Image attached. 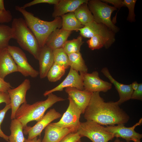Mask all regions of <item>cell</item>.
Returning a JSON list of instances; mask_svg holds the SVG:
<instances>
[{"label":"cell","instance_id":"23","mask_svg":"<svg viewBox=\"0 0 142 142\" xmlns=\"http://www.w3.org/2000/svg\"><path fill=\"white\" fill-rule=\"evenodd\" d=\"M69 66L73 69L80 74L87 73L88 68L80 52L74 53L68 55Z\"/></svg>","mask_w":142,"mask_h":142},{"label":"cell","instance_id":"19","mask_svg":"<svg viewBox=\"0 0 142 142\" xmlns=\"http://www.w3.org/2000/svg\"><path fill=\"white\" fill-rule=\"evenodd\" d=\"M17 72V66L7 49L0 52V77L4 79L7 75Z\"/></svg>","mask_w":142,"mask_h":142},{"label":"cell","instance_id":"34","mask_svg":"<svg viewBox=\"0 0 142 142\" xmlns=\"http://www.w3.org/2000/svg\"><path fill=\"white\" fill-rule=\"evenodd\" d=\"M59 0H34L25 4L22 7L25 8L34 5L41 3H47L50 4H57Z\"/></svg>","mask_w":142,"mask_h":142},{"label":"cell","instance_id":"20","mask_svg":"<svg viewBox=\"0 0 142 142\" xmlns=\"http://www.w3.org/2000/svg\"><path fill=\"white\" fill-rule=\"evenodd\" d=\"M88 0H59L55 5L52 17L54 18L65 14L74 12L78 7L84 3H88Z\"/></svg>","mask_w":142,"mask_h":142},{"label":"cell","instance_id":"45","mask_svg":"<svg viewBox=\"0 0 142 142\" xmlns=\"http://www.w3.org/2000/svg\"><path fill=\"white\" fill-rule=\"evenodd\" d=\"M0 137H1V138H2V136L0 134Z\"/></svg>","mask_w":142,"mask_h":142},{"label":"cell","instance_id":"31","mask_svg":"<svg viewBox=\"0 0 142 142\" xmlns=\"http://www.w3.org/2000/svg\"><path fill=\"white\" fill-rule=\"evenodd\" d=\"M136 2V0L123 1V6L127 7L129 10V14L127 18V20L131 22H134L135 20L134 8Z\"/></svg>","mask_w":142,"mask_h":142},{"label":"cell","instance_id":"10","mask_svg":"<svg viewBox=\"0 0 142 142\" xmlns=\"http://www.w3.org/2000/svg\"><path fill=\"white\" fill-rule=\"evenodd\" d=\"M31 87L29 80L26 79L16 88L10 89L8 91L11 101V119L15 118L16 113L21 105L27 103L26 98V93Z\"/></svg>","mask_w":142,"mask_h":142},{"label":"cell","instance_id":"4","mask_svg":"<svg viewBox=\"0 0 142 142\" xmlns=\"http://www.w3.org/2000/svg\"><path fill=\"white\" fill-rule=\"evenodd\" d=\"M11 27L13 39L16 40L22 48L28 52L38 60L41 48L36 37L28 27L24 19L21 17L14 18Z\"/></svg>","mask_w":142,"mask_h":142},{"label":"cell","instance_id":"5","mask_svg":"<svg viewBox=\"0 0 142 142\" xmlns=\"http://www.w3.org/2000/svg\"><path fill=\"white\" fill-rule=\"evenodd\" d=\"M87 4L94 21L104 24L114 33L118 32L119 29L111 19L112 13L116 8L98 0H88Z\"/></svg>","mask_w":142,"mask_h":142},{"label":"cell","instance_id":"15","mask_svg":"<svg viewBox=\"0 0 142 142\" xmlns=\"http://www.w3.org/2000/svg\"><path fill=\"white\" fill-rule=\"evenodd\" d=\"M101 72L113 84L117 90L119 96V100L117 101L119 105L131 99L134 90L131 84H125L119 83L112 76L108 68L106 67L103 68Z\"/></svg>","mask_w":142,"mask_h":142},{"label":"cell","instance_id":"12","mask_svg":"<svg viewBox=\"0 0 142 142\" xmlns=\"http://www.w3.org/2000/svg\"><path fill=\"white\" fill-rule=\"evenodd\" d=\"M80 74L83 77L84 90L86 91L92 93L106 92L112 88V84L100 79L97 71Z\"/></svg>","mask_w":142,"mask_h":142},{"label":"cell","instance_id":"37","mask_svg":"<svg viewBox=\"0 0 142 142\" xmlns=\"http://www.w3.org/2000/svg\"><path fill=\"white\" fill-rule=\"evenodd\" d=\"M12 88L10 83L5 81L0 77V92H7L8 91Z\"/></svg>","mask_w":142,"mask_h":142},{"label":"cell","instance_id":"40","mask_svg":"<svg viewBox=\"0 0 142 142\" xmlns=\"http://www.w3.org/2000/svg\"><path fill=\"white\" fill-rule=\"evenodd\" d=\"M24 142H42V141L40 138L37 139V137L31 140L25 138Z\"/></svg>","mask_w":142,"mask_h":142},{"label":"cell","instance_id":"36","mask_svg":"<svg viewBox=\"0 0 142 142\" xmlns=\"http://www.w3.org/2000/svg\"><path fill=\"white\" fill-rule=\"evenodd\" d=\"M131 99L140 100H142V83L139 84L138 88L134 90L132 94Z\"/></svg>","mask_w":142,"mask_h":142},{"label":"cell","instance_id":"41","mask_svg":"<svg viewBox=\"0 0 142 142\" xmlns=\"http://www.w3.org/2000/svg\"><path fill=\"white\" fill-rule=\"evenodd\" d=\"M4 0H0V11L2 12L6 11L4 6Z\"/></svg>","mask_w":142,"mask_h":142},{"label":"cell","instance_id":"24","mask_svg":"<svg viewBox=\"0 0 142 142\" xmlns=\"http://www.w3.org/2000/svg\"><path fill=\"white\" fill-rule=\"evenodd\" d=\"M62 28L63 30L72 32L77 30L84 27L75 17L74 12H70L61 16Z\"/></svg>","mask_w":142,"mask_h":142},{"label":"cell","instance_id":"13","mask_svg":"<svg viewBox=\"0 0 142 142\" xmlns=\"http://www.w3.org/2000/svg\"><path fill=\"white\" fill-rule=\"evenodd\" d=\"M62 115L54 108L50 109L33 126H27L24 128L23 134L28 135L27 139L31 140L40 136L43 130L54 120L60 118Z\"/></svg>","mask_w":142,"mask_h":142},{"label":"cell","instance_id":"14","mask_svg":"<svg viewBox=\"0 0 142 142\" xmlns=\"http://www.w3.org/2000/svg\"><path fill=\"white\" fill-rule=\"evenodd\" d=\"M73 87L80 90H84L82 75L71 68L64 79L59 85L52 89L45 92L43 95L45 97L49 94L58 91H62L65 88Z\"/></svg>","mask_w":142,"mask_h":142},{"label":"cell","instance_id":"32","mask_svg":"<svg viewBox=\"0 0 142 142\" xmlns=\"http://www.w3.org/2000/svg\"><path fill=\"white\" fill-rule=\"evenodd\" d=\"M11 108V104H6L5 106L2 109L0 110V134L2 138L6 141L9 142L8 136L5 134L2 131L1 125L4 118L5 115L7 111Z\"/></svg>","mask_w":142,"mask_h":142},{"label":"cell","instance_id":"33","mask_svg":"<svg viewBox=\"0 0 142 142\" xmlns=\"http://www.w3.org/2000/svg\"><path fill=\"white\" fill-rule=\"evenodd\" d=\"M81 137L78 132L70 133L64 136L60 142H77Z\"/></svg>","mask_w":142,"mask_h":142},{"label":"cell","instance_id":"27","mask_svg":"<svg viewBox=\"0 0 142 142\" xmlns=\"http://www.w3.org/2000/svg\"><path fill=\"white\" fill-rule=\"evenodd\" d=\"M83 43L82 36H79L77 38L67 40L63 48L68 55L72 53L79 52L81 47Z\"/></svg>","mask_w":142,"mask_h":142},{"label":"cell","instance_id":"46","mask_svg":"<svg viewBox=\"0 0 142 142\" xmlns=\"http://www.w3.org/2000/svg\"><path fill=\"white\" fill-rule=\"evenodd\" d=\"M120 142H125L120 141Z\"/></svg>","mask_w":142,"mask_h":142},{"label":"cell","instance_id":"25","mask_svg":"<svg viewBox=\"0 0 142 142\" xmlns=\"http://www.w3.org/2000/svg\"><path fill=\"white\" fill-rule=\"evenodd\" d=\"M74 12L76 18L84 26L88 23L94 21L93 15L87 3L81 4Z\"/></svg>","mask_w":142,"mask_h":142},{"label":"cell","instance_id":"28","mask_svg":"<svg viewBox=\"0 0 142 142\" xmlns=\"http://www.w3.org/2000/svg\"><path fill=\"white\" fill-rule=\"evenodd\" d=\"M53 52L54 63L67 69L69 67L68 57L63 48L55 50Z\"/></svg>","mask_w":142,"mask_h":142},{"label":"cell","instance_id":"18","mask_svg":"<svg viewBox=\"0 0 142 142\" xmlns=\"http://www.w3.org/2000/svg\"><path fill=\"white\" fill-rule=\"evenodd\" d=\"M72 32L57 28L53 31L48 38L45 44L53 50L63 48Z\"/></svg>","mask_w":142,"mask_h":142},{"label":"cell","instance_id":"21","mask_svg":"<svg viewBox=\"0 0 142 142\" xmlns=\"http://www.w3.org/2000/svg\"><path fill=\"white\" fill-rule=\"evenodd\" d=\"M72 133L67 128H62L50 123L45 128L44 135L42 142H60L65 135Z\"/></svg>","mask_w":142,"mask_h":142},{"label":"cell","instance_id":"39","mask_svg":"<svg viewBox=\"0 0 142 142\" xmlns=\"http://www.w3.org/2000/svg\"><path fill=\"white\" fill-rule=\"evenodd\" d=\"M102 1L111 4L116 8L120 9L123 6V2L121 0H103Z\"/></svg>","mask_w":142,"mask_h":142},{"label":"cell","instance_id":"9","mask_svg":"<svg viewBox=\"0 0 142 142\" xmlns=\"http://www.w3.org/2000/svg\"><path fill=\"white\" fill-rule=\"evenodd\" d=\"M7 50L16 63L18 70L24 76L37 77L39 75L38 71L34 69L28 63L25 53L19 48L9 45Z\"/></svg>","mask_w":142,"mask_h":142},{"label":"cell","instance_id":"1","mask_svg":"<svg viewBox=\"0 0 142 142\" xmlns=\"http://www.w3.org/2000/svg\"><path fill=\"white\" fill-rule=\"evenodd\" d=\"M84 114L87 120L106 126L125 124L130 118L129 115L120 107L117 101L105 102L98 92L92 93Z\"/></svg>","mask_w":142,"mask_h":142},{"label":"cell","instance_id":"42","mask_svg":"<svg viewBox=\"0 0 142 142\" xmlns=\"http://www.w3.org/2000/svg\"><path fill=\"white\" fill-rule=\"evenodd\" d=\"M139 84L136 81H134L131 84L132 88L134 90H136L138 88Z\"/></svg>","mask_w":142,"mask_h":142},{"label":"cell","instance_id":"3","mask_svg":"<svg viewBox=\"0 0 142 142\" xmlns=\"http://www.w3.org/2000/svg\"><path fill=\"white\" fill-rule=\"evenodd\" d=\"M46 99L36 102L32 104L24 103L20 106L15 115V118L22 124L23 129L29 122L40 120L45 112L55 103L65 99L58 97L53 93L48 94Z\"/></svg>","mask_w":142,"mask_h":142},{"label":"cell","instance_id":"11","mask_svg":"<svg viewBox=\"0 0 142 142\" xmlns=\"http://www.w3.org/2000/svg\"><path fill=\"white\" fill-rule=\"evenodd\" d=\"M142 118L133 126L127 127L124 124H120L117 125L107 126L104 127V129L112 134L116 138H121L125 139L127 142L132 141L134 142H140L142 134L136 132L135 130V128L141 125Z\"/></svg>","mask_w":142,"mask_h":142},{"label":"cell","instance_id":"43","mask_svg":"<svg viewBox=\"0 0 142 142\" xmlns=\"http://www.w3.org/2000/svg\"><path fill=\"white\" fill-rule=\"evenodd\" d=\"M119 139L118 138H116V139H115L114 142H120Z\"/></svg>","mask_w":142,"mask_h":142},{"label":"cell","instance_id":"29","mask_svg":"<svg viewBox=\"0 0 142 142\" xmlns=\"http://www.w3.org/2000/svg\"><path fill=\"white\" fill-rule=\"evenodd\" d=\"M65 69L54 63L47 74V77L50 82H54L60 79L65 73Z\"/></svg>","mask_w":142,"mask_h":142},{"label":"cell","instance_id":"17","mask_svg":"<svg viewBox=\"0 0 142 142\" xmlns=\"http://www.w3.org/2000/svg\"><path fill=\"white\" fill-rule=\"evenodd\" d=\"M38 60L39 64L40 77L44 78L54 63L53 50L45 45L41 49Z\"/></svg>","mask_w":142,"mask_h":142},{"label":"cell","instance_id":"2","mask_svg":"<svg viewBox=\"0 0 142 142\" xmlns=\"http://www.w3.org/2000/svg\"><path fill=\"white\" fill-rule=\"evenodd\" d=\"M15 8L23 15L27 25L36 37L41 48L45 45L51 33L55 29L62 27V20L60 17L55 18L52 21H47L35 17L22 7L16 6Z\"/></svg>","mask_w":142,"mask_h":142},{"label":"cell","instance_id":"26","mask_svg":"<svg viewBox=\"0 0 142 142\" xmlns=\"http://www.w3.org/2000/svg\"><path fill=\"white\" fill-rule=\"evenodd\" d=\"M13 39L11 27L3 24H0V52L7 49L10 40Z\"/></svg>","mask_w":142,"mask_h":142},{"label":"cell","instance_id":"44","mask_svg":"<svg viewBox=\"0 0 142 142\" xmlns=\"http://www.w3.org/2000/svg\"><path fill=\"white\" fill-rule=\"evenodd\" d=\"M77 142H82L81 141H80V140H79V141H77Z\"/></svg>","mask_w":142,"mask_h":142},{"label":"cell","instance_id":"7","mask_svg":"<svg viewBox=\"0 0 142 142\" xmlns=\"http://www.w3.org/2000/svg\"><path fill=\"white\" fill-rule=\"evenodd\" d=\"M68 99L69 104L67 110L59 121L53 123L58 127L68 129L72 133H76L80 126L81 111L71 98L68 96Z\"/></svg>","mask_w":142,"mask_h":142},{"label":"cell","instance_id":"8","mask_svg":"<svg viewBox=\"0 0 142 142\" xmlns=\"http://www.w3.org/2000/svg\"><path fill=\"white\" fill-rule=\"evenodd\" d=\"M77 30L80 31L81 36L90 38L95 35L103 37L106 40L108 48L115 41L114 33L104 24L92 21Z\"/></svg>","mask_w":142,"mask_h":142},{"label":"cell","instance_id":"35","mask_svg":"<svg viewBox=\"0 0 142 142\" xmlns=\"http://www.w3.org/2000/svg\"><path fill=\"white\" fill-rule=\"evenodd\" d=\"M12 20V16L10 11L6 10V11L3 12L0 11V24L8 23Z\"/></svg>","mask_w":142,"mask_h":142},{"label":"cell","instance_id":"30","mask_svg":"<svg viewBox=\"0 0 142 142\" xmlns=\"http://www.w3.org/2000/svg\"><path fill=\"white\" fill-rule=\"evenodd\" d=\"M87 42L89 47L92 50L99 49L104 47L108 48L106 40L100 36H94L90 38Z\"/></svg>","mask_w":142,"mask_h":142},{"label":"cell","instance_id":"6","mask_svg":"<svg viewBox=\"0 0 142 142\" xmlns=\"http://www.w3.org/2000/svg\"><path fill=\"white\" fill-rule=\"evenodd\" d=\"M103 126L92 121L80 122L77 132L80 136L86 137L93 142H108L114 138Z\"/></svg>","mask_w":142,"mask_h":142},{"label":"cell","instance_id":"16","mask_svg":"<svg viewBox=\"0 0 142 142\" xmlns=\"http://www.w3.org/2000/svg\"><path fill=\"white\" fill-rule=\"evenodd\" d=\"M65 90L68 96L71 98L80 110L82 114H84L92 93L84 90H80L73 87L66 88Z\"/></svg>","mask_w":142,"mask_h":142},{"label":"cell","instance_id":"22","mask_svg":"<svg viewBox=\"0 0 142 142\" xmlns=\"http://www.w3.org/2000/svg\"><path fill=\"white\" fill-rule=\"evenodd\" d=\"M23 126L15 118L12 119L10 129V135L8 136L9 142H24L25 138L23 133Z\"/></svg>","mask_w":142,"mask_h":142},{"label":"cell","instance_id":"38","mask_svg":"<svg viewBox=\"0 0 142 142\" xmlns=\"http://www.w3.org/2000/svg\"><path fill=\"white\" fill-rule=\"evenodd\" d=\"M2 103L6 104H10V98L8 92H0V104Z\"/></svg>","mask_w":142,"mask_h":142}]
</instances>
